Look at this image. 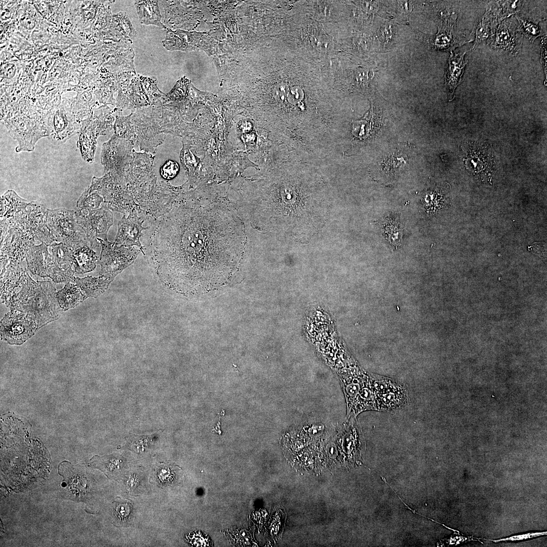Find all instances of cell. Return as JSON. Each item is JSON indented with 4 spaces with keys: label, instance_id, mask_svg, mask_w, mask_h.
Returning <instances> with one entry per match:
<instances>
[{
    "label": "cell",
    "instance_id": "6da1fadb",
    "mask_svg": "<svg viewBox=\"0 0 547 547\" xmlns=\"http://www.w3.org/2000/svg\"><path fill=\"white\" fill-rule=\"evenodd\" d=\"M154 222L149 257L165 285L183 293L207 294L228 283L239 269L244 227L226 203L180 199Z\"/></svg>",
    "mask_w": 547,
    "mask_h": 547
},
{
    "label": "cell",
    "instance_id": "7a4b0ae2",
    "mask_svg": "<svg viewBox=\"0 0 547 547\" xmlns=\"http://www.w3.org/2000/svg\"><path fill=\"white\" fill-rule=\"evenodd\" d=\"M241 192L249 221L263 232L308 241L328 216L324 183L312 174L280 166L247 181Z\"/></svg>",
    "mask_w": 547,
    "mask_h": 547
},
{
    "label": "cell",
    "instance_id": "3957f363",
    "mask_svg": "<svg viewBox=\"0 0 547 547\" xmlns=\"http://www.w3.org/2000/svg\"><path fill=\"white\" fill-rule=\"evenodd\" d=\"M47 220L56 242L63 243L71 249L83 244L90 246L84 231L76 221L73 210L47 209Z\"/></svg>",
    "mask_w": 547,
    "mask_h": 547
},
{
    "label": "cell",
    "instance_id": "277c9868",
    "mask_svg": "<svg viewBox=\"0 0 547 547\" xmlns=\"http://www.w3.org/2000/svg\"><path fill=\"white\" fill-rule=\"evenodd\" d=\"M97 241L102 247L99 261L101 267L100 275L112 280L132 264L141 252L135 247L119 246L100 239Z\"/></svg>",
    "mask_w": 547,
    "mask_h": 547
},
{
    "label": "cell",
    "instance_id": "5b68a950",
    "mask_svg": "<svg viewBox=\"0 0 547 547\" xmlns=\"http://www.w3.org/2000/svg\"><path fill=\"white\" fill-rule=\"evenodd\" d=\"M76 221L82 227L90 247L93 249L100 245L98 239L107 240V235L113 224V215L106 204L92 211L77 210L75 211Z\"/></svg>",
    "mask_w": 547,
    "mask_h": 547
},
{
    "label": "cell",
    "instance_id": "8992f818",
    "mask_svg": "<svg viewBox=\"0 0 547 547\" xmlns=\"http://www.w3.org/2000/svg\"><path fill=\"white\" fill-rule=\"evenodd\" d=\"M28 269L33 275L49 277L56 283L70 282L73 275L62 269L55 262L53 255L48 251L44 243L33 245L29 249L26 257Z\"/></svg>",
    "mask_w": 547,
    "mask_h": 547
},
{
    "label": "cell",
    "instance_id": "52a82bcc",
    "mask_svg": "<svg viewBox=\"0 0 547 547\" xmlns=\"http://www.w3.org/2000/svg\"><path fill=\"white\" fill-rule=\"evenodd\" d=\"M37 330V324L27 314L12 309L1 321V339L10 344L21 345Z\"/></svg>",
    "mask_w": 547,
    "mask_h": 547
},
{
    "label": "cell",
    "instance_id": "ba28073f",
    "mask_svg": "<svg viewBox=\"0 0 547 547\" xmlns=\"http://www.w3.org/2000/svg\"><path fill=\"white\" fill-rule=\"evenodd\" d=\"M138 211L134 209L126 217L124 215L118 224V232L114 243L119 246L125 247H137L145 254L144 247L140 239L143 236L142 231L149 229L151 226L143 227L142 224L146 219L144 217H139Z\"/></svg>",
    "mask_w": 547,
    "mask_h": 547
},
{
    "label": "cell",
    "instance_id": "9c48e42d",
    "mask_svg": "<svg viewBox=\"0 0 547 547\" xmlns=\"http://www.w3.org/2000/svg\"><path fill=\"white\" fill-rule=\"evenodd\" d=\"M25 213L35 240L50 247L56 240L47 225V209L42 204L31 202L25 207Z\"/></svg>",
    "mask_w": 547,
    "mask_h": 547
},
{
    "label": "cell",
    "instance_id": "30bf717a",
    "mask_svg": "<svg viewBox=\"0 0 547 547\" xmlns=\"http://www.w3.org/2000/svg\"><path fill=\"white\" fill-rule=\"evenodd\" d=\"M518 32L516 24L506 20L499 25L488 42L493 49L516 55L520 50L523 37Z\"/></svg>",
    "mask_w": 547,
    "mask_h": 547
},
{
    "label": "cell",
    "instance_id": "8fae6325",
    "mask_svg": "<svg viewBox=\"0 0 547 547\" xmlns=\"http://www.w3.org/2000/svg\"><path fill=\"white\" fill-rule=\"evenodd\" d=\"M492 6L487 9L485 15L478 25L474 48H476L483 41L488 40L493 35L497 23L510 13L508 10H504V5Z\"/></svg>",
    "mask_w": 547,
    "mask_h": 547
},
{
    "label": "cell",
    "instance_id": "7c38bea8",
    "mask_svg": "<svg viewBox=\"0 0 547 547\" xmlns=\"http://www.w3.org/2000/svg\"><path fill=\"white\" fill-rule=\"evenodd\" d=\"M35 242L23 239L12 229L9 228L8 233L4 241L1 243L7 247L9 254V264L2 271L6 268L20 265L26 258L30 247L34 245Z\"/></svg>",
    "mask_w": 547,
    "mask_h": 547
},
{
    "label": "cell",
    "instance_id": "4fadbf2b",
    "mask_svg": "<svg viewBox=\"0 0 547 547\" xmlns=\"http://www.w3.org/2000/svg\"><path fill=\"white\" fill-rule=\"evenodd\" d=\"M465 53L466 52H451L445 76L450 100L453 99L455 89L462 81L464 68L467 62L464 58Z\"/></svg>",
    "mask_w": 547,
    "mask_h": 547
},
{
    "label": "cell",
    "instance_id": "5bb4252c",
    "mask_svg": "<svg viewBox=\"0 0 547 547\" xmlns=\"http://www.w3.org/2000/svg\"><path fill=\"white\" fill-rule=\"evenodd\" d=\"M72 250L75 274H83L95 269L98 259L96 253L89 246L81 245Z\"/></svg>",
    "mask_w": 547,
    "mask_h": 547
},
{
    "label": "cell",
    "instance_id": "9a60e30c",
    "mask_svg": "<svg viewBox=\"0 0 547 547\" xmlns=\"http://www.w3.org/2000/svg\"><path fill=\"white\" fill-rule=\"evenodd\" d=\"M56 297L60 307L65 311L74 307L88 296L83 294L76 284L70 282L63 289L56 292Z\"/></svg>",
    "mask_w": 547,
    "mask_h": 547
},
{
    "label": "cell",
    "instance_id": "2e32d148",
    "mask_svg": "<svg viewBox=\"0 0 547 547\" xmlns=\"http://www.w3.org/2000/svg\"><path fill=\"white\" fill-rule=\"evenodd\" d=\"M112 281L100 275L99 277L87 276L83 278L73 277L71 282L83 290L88 297H96L103 293Z\"/></svg>",
    "mask_w": 547,
    "mask_h": 547
},
{
    "label": "cell",
    "instance_id": "e0dca14e",
    "mask_svg": "<svg viewBox=\"0 0 547 547\" xmlns=\"http://www.w3.org/2000/svg\"><path fill=\"white\" fill-rule=\"evenodd\" d=\"M26 201L13 190H8L1 199V220L9 219L27 205Z\"/></svg>",
    "mask_w": 547,
    "mask_h": 547
},
{
    "label": "cell",
    "instance_id": "ac0fdd59",
    "mask_svg": "<svg viewBox=\"0 0 547 547\" xmlns=\"http://www.w3.org/2000/svg\"><path fill=\"white\" fill-rule=\"evenodd\" d=\"M52 248L53 257L59 266L63 270L72 275L74 271L72 269L73 251L66 244L62 242H54L50 246Z\"/></svg>",
    "mask_w": 547,
    "mask_h": 547
},
{
    "label": "cell",
    "instance_id": "d6986e66",
    "mask_svg": "<svg viewBox=\"0 0 547 547\" xmlns=\"http://www.w3.org/2000/svg\"><path fill=\"white\" fill-rule=\"evenodd\" d=\"M137 2V9L141 23L146 24H154L164 27L163 24L160 22L161 16L156 2L139 1Z\"/></svg>",
    "mask_w": 547,
    "mask_h": 547
},
{
    "label": "cell",
    "instance_id": "ffe728a7",
    "mask_svg": "<svg viewBox=\"0 0 547 547\" xmlns=\"http://www.w3.org/2000/svg\"><path fill=\"white\" fill-rule=\"evenodd\" d=\"M381 226L383 235L389 245L394 248L401 246L402 227L399 220L395 218H386L381 223Z\"/></svg>",
    "mask_w": 547,
    "mask_h": 547
},
{
    "label": "cell",
    "instance_id": "44dd1931",
    "mask_svg": "<svg viewBox=\"0 0 547 547\" xmlns=\"http://www.w3.org/2000/svg\"><path fill=\"white\" fill-rule=\"evenodd\" d=\"M91 464L93 466L102 471L107 477L111 479L116 477L124 465L122 459L116 457L99 458V460L95 459Z\"/></svg>",
    "mask_w": 547,
    "mask_h": 547
},
{
    "label": "cell",
    "instance_id": "7402d4cb",
    "mask_svg": "<svg viewBox=\"0 0 547 547\" xmlns=\"http://www.w3.org/2000/svg\"><path fill=\"white\" fill-rule=\"evenodd\" d=\"M104 199L97 191L88 188L79 198L77 204V210L92 211L98 209Z\"/></svg>",
    "mask_w": 547,
    "mask_h": 547
},
{
    "label": "cell",
    "instance_id": "603a6c76",
    "mask_svg": "<svg viewBox=\"0 0 547 547\" xmlns=\"http://www.w3.org/2000/svg\"><path fill=\"white\" fill-rule=\"evenodd\" d=\"M518 21V29L521 34H524L531 42L541 34V28L538 22H533L527 19L516 16Z\"/></svg>",
    "mask_w": 547,
    "mask_h": 547
},
{
    "label": "cell",
    "instance_id": "cb8c5ba5",
    "mask_svg": "<svg viewBox=\"0 0 547 547\" xmlns=\"http://www.w3.org/2000/svg\"><path fill=\"white\" fill-rule=\"evenodd\" d=\"M133 515V506L129 502H115L113 506V517L116 523L124 525L128 523Z\"/></svg>",
    "mask_w": 547,
    "mask_h": 547
},
{
    "label": "cell",
    "instance_id": "d4e9b609",
    "mask_svg": "<svg viewBox=\"0 0 547 547\" xmlns=\"http://www.w3.org/2000/svg\"><path fill=\"white\" fill-rule=\"evenodd\" d=\"M179 169V165L176 162L171 160H167L160 168V175L166 181L172 180L177 175Z\"/></svg>",
    "mask_w": 547,
    "mask_h": 547
},
{
    "label": "cell",
    "instance_id": "484cf974",
    "mask_svg": "<svg viewBox=\"0 0 547 547\" xmlns=\"http://www.w3.org/2000/svg\"><path fill=\"white\" fill-rule=\"evenodd\" d=\"M176 471L173 467L168 466L160 467L157 471V479L162 484H170L176 478Z\"/></svg>",
    "mask_w": 547,
    "mask_h": 547
},
{
    "label": "cell",
    "instance_id": "4316f807",
    "mask_svg": "<svg viewBox=\"0 0 547 547\" xmlns=\"http://www.w3.org/2000/svg\"><path fill=\"white\" fill-rule=\"evenodd\" d=\"M150 439L148 436H134L130 439L129 447L137 452H143L148 446Z\"/></svg>",
    "mask_w": 547,
    "mask_h": 547
},
{
    "label": "cell",
    "instance_id": "83f0119b",
    "mask_svg": "<svg viewBox=\"0 0 547 547\" xmlns=\"http://www.w3.org/2000/svg\"><path fill=\"white\" fill-rule=\"evenodd\" d=\"M546 534H547L546 531L530 532V533H525V534H519V535H513V536H510V537H505V538H500V539H493V540L492 539H489V540L492 541H493L494 542H495V543L500 542V541H520V540H526V539H531V538H535V537H539V536H540L545 535H546Z\"/></svg>",
    "mask_w": 547,
    "mask_h": 547
},
{
    "label": "cell",
    "instance_id": "f1b7e54d",
    "mask_svg": "<svg viewBox=\"0 0 547 547\" xmlns=\"http://www.w3.org/2000/svg\"><path fill=\"white\" fill-rule=\"evenodd\" d=\"M194 541L193 543L196 546H210L211 544L210 540L205 535L198 533L193 535Z\"/></svg>",
    "mask_w": 547,
    "mask_h": 547
},
{
    "label": "cell",
    "instance_id": "f546056e",
    "mask_svg": "<svg viewBox=\"0 0 547 547\" xmlns=\"http://www.w3.org/2000/svg\"><path fill=\"white\" fill-rule=\"evenodd\" d=\"M138 478L136 476H131L128 481V487L131 490L134 489L138 484Z\"/></svg>",
    "mask_w": 547,
    "mask_h": 547
},
{
    "label": "cell",
    "instance_id": "4dcf8cb0",
    "mask_svg": "<svg viewBox=\"0 0 547 547\" xmlns=\"http://www.w3.org/2000/svg\"><path fill=\"white\" fill-rule=\"evenodd\" d=\"M545 44H546V42H545V43L544 44V46H543V48H542V49H541V50H542V51H541V55H542V56H541V62H542V63H543V66H544V70H545V73H546V45H545V46H544V45H545Z\"/></svg>",
    "mask_w": 547,
    "mask_h": 547
}]
</instances>
